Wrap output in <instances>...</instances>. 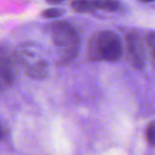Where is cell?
<instances>
[{"label":"cell","instance_id":"6da1fadb","mask_svg":"<svg viewBox=\"0 0 155 155\" xmlns=\"http://www.w3.org/2000/svg\"><path fill=\"white\" fill-rule=\"evenodd\" d=\"M122 55V44L112 31H102L94 35L88 43L87 57L94 62H116Z\"/></svg>","mask_w":155,"mask_h":155},{"label":"cell","instance_id":"7a4b0ae2","mask_svg":"<svg viewBox=\"0 0 155 155\" xmlns=\"http://www.w3.org/2000/svg\"><path fill=\"white\" fill-rule=\"evenodd\" d=\"M52 39L63 50L62 62L73 60L78 53L79 39L73 26L66 22L55 23L52 27Z\"/></svg>","mask_w":155,"mask_h":155},{"label":"cell","instance_id":"3957f363","mask_svg":"<svg viewBox=\"0 0 155 155\" xmlns=\"http://www.w3.org/2000/svg\"><path fill=\"white\" fill-rule=\"evenodd\" d=\"M129 60L136 69H143L145 64V45L142 35L133 31L127 35Z\"/></svg>","mask_w":155,"mask_h":155},{"label":"cell","instance_id":"277c9868","mask_svg":"<svg viewBox=\"0 0 155 155\" xmlns=\"http://www.w3.org/2000/svg\"><path fill=\"white\" fill-rule=\"evenodd\" d=\"M17 65L15 54L6 49H0V77L5 84H13L16 75Z\"/></svg>","mask_w":155,"mask_h":155},{"label":"cell","instance_id":"5b68a950","mask_svg":"<svg viewBox=\"0 0 155 155\" xmlns=\"http://www.w3.org/2000/svg\"><path fill=\"white\" fill-rule=\"evenodd\" d=\"M47 63L46 61L40 59L36 61L35 64H30L25 68V74L35 79H43L47 74Z\"/></svg>","mask_w":155,"mask_h":155},{"label":"cell","instance_id":"8992f818","mask_svg":"<svg viewBox=\"0 0 155 155\" xmlns=\"http://www.w3.org/2000/svg\"><path fill=\"white\" fill-rule=\"evenodd\" d=\"M71 6L79 13H93L96 10L94 0H73Z\"/></svg>","mask_w":155,"mask_h":155},{"label":"cell","instance_id":"52a82bcc","mask_svg":"<svg viewBox=\"0 0 155 155\" xmlns=\"http://www.w3.org/2000/svg\"><path fill=\"white\" fill-rule=\"evenodd\" d=\"M96 10H103L113 13L120 9V3L117 0H94Z\"/></svg>","mask_w":155,"mask_h":155},{"label":"cell","instance_id":"ba28073f","mask_svg":"<svg viewBox=\"0 0 155 155\" xmlns=\"http://www.w3.org/2000/svg\"><path fill=\"white\" fill-rule=\"evenodd\" d=\"M146 43L149 48L152 63L155 68V32H151L146 36Z\"/></svg>","mask_w":155,"mask_h":155},{"label":"cell","instance_id":"9c48e42d","mask_svg":"<svg viewBox=\"0 0 155 155\" xmlns=\"http://www.w3.org/2000/svg\"><path fill=\"white\" fill-rule=\"evenodd\" d=\"M146 139L148 143L155 147V121L151 122L146 128Z\"/></svg>","mask_w":155,"mask_h":155},{"label":"cell","instance_id":"30bf717a","mask_svg":"<svg viewBox=\"0 0 155 155\" xmlns=\"http://www.w3.org/2000/svg\"><path fill=\"white\" fill-rule=\"evenodd\" d=\"M62 14H63V11L60 10L59 8L52 7V8L44 10L42 12V16L45 18H56V17L60 16Z\"/></svg>","mask_w":155,"mask_h":155},{"label":"cell","instance_id":"8fae6325","mask_svg":"<svg viewBox=\"0 0 155 155\" xmlns=\"http://www.w3.org/2000/svg\"><path fill=\"white\" fill-rule=\"evenodd\" d=\"M46 3H48L49 5H58V4H61L63 3L64 1L65 0H45Z\"/></svg>","mask_w":155,"mask_h":155},{"label":"cell","instance_id":"7c38bea8","mask_svg":"<svg viewBox=\"0 0 155 155\" xmlns=\"http://www.w3.org/2000/svg\"><path fill=\"white\" fill-rule=\"evenodd\" d=\"M3 135H4V132H3V129H2V127H1V125H0V141H1L2 138H3Z\"/></svg>","mask_w":155,"mask_h":155},{"label":"cell","instance_id":"4fadbf2b","mask_svg":"<svg viewBox=\"0 0 155 155\" xmlns=\"http://www.w3.org/2000/svg\"><path fill=\"white\" fill-rule=\"evenodd\" d=\"M141 2H145V3H149V2H154L155 0H139Z\"/></svg>","mask_w":155,"mask_h":155}]
</instances>
